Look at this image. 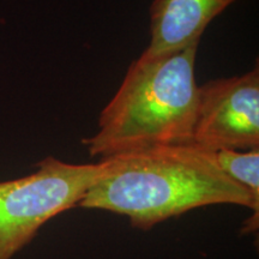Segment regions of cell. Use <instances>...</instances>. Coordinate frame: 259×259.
Wrapping results in <instances>:
<instances>
[{"label":"cell","instance_id":"2","mask_svg":"<svg viewBox=\"0 0 259 259\" xmlns=\"http://www.w3.org/2000/svg\"><path fill=\"white\" fill-rule=\"evenodd\" d=\"M198 45L160 54L144 52L130 65L120 88L101 112L97 132L83 139L92 156L192 143Z\"/></svg>","mask_w":259,"mask_h":259},{"label":"cell","instance_id":"5","mask_svg":"<svg viewBox=\"0 0 259 259\" xmlns=\"http://www.w3.org/2000/svg\"><path fill=\"white\" fill-rule=\"evenodd\" d=\"M236 0H154L150 42L144 52L160 54L179 50L200 36L213 18Z\"/></svg>","mask_w":259,"mask_h":259},{"label":"cell","instance_id":"6","mask_svg":"<svg viewBox=\"0 0 259 259\" xmlns=\"http://www.w3.org/2000/svg\"><path fill=\"white\" fill-rule=\"evenodd\" d=\"M219 166L231 179L250 191L254 200L259 202V148L247 151H216Z\"/></svg>","mask_w":259,"mask_h":259},{"label":"cell","instance_id":"3","mask_svg":"<svg viewBox=\"0 0 259 259\" xmlns=\"http://www.w3.org/2000/svg\"><path fill=\"white\" fill-rule=\"evenodd\" d=\"M102 170V161L74 164L50 156L30 176L0 181V259H11L45 223L78 205Z\"/></svg>","mask_w":259,"mask_h":259},{"label":"cell","instance_id":"1","mask_svg":"<svg viewBox=\"0 0 259 259\" xmlns=\"http://www.w3.org/2000/svg\"><path fill=\"white\" fill-rule=\"evenodd\" d=\"M103 170L78 203L85 209L128 218L131 226L150 231L166 220L215 204L250 208L242 234L259 228V202L219 166L216 153L198 145L141 149L102 158Z\"/></svg>","mask_w":259,"mask_h":259},{"label":"cell","instance_id":"4","mask_svg":"<svg viewBox=\"0 0 259 259\" xmlns=\"http://www.w3.org/2000/svg\"><path fill=\"white\" fill-rule=\"evenodd\" d=\"M192 143L206 150L259 148V70L198 87Z\"/></svg>","mask_w":259,"mask_h":259}]
</instances>
